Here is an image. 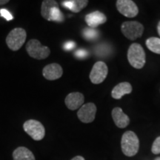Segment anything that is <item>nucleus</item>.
I'll return each mask as SVG.
<instances>
[{
  "mask_svg": "<svg viewBox=\"0 0 160 160\" xmlns=\"http://www.w3.org/2000/svg\"><path fill=\"white\" fill-rule=\"evenodd\" d=\"M122 153L127 157H133L138 153L139 148V140L133 131H127L122 135L121 141Z\"/></svg>",
  "mask_w": 160,
  "mask_h": 160,
  "instance_id": "f257e3e1",
  "label": "nucleus"
},
{
  "mask_svg": "<svg viewBox=\"0 0 160 160\" xmlns=\"http://www.w3.org/2000/svg\"><path fill=\"white\" fill-rule=\"evenodd\" d=\"M128 59L132 67L141 69L146 62V55L143 48L138 43L131 44L128 51Z\"/></svg>",
  "mask_w": 160,
  "mask_h": 160,
  "instance_id": "f03ea898",
  "label": "nucleus"
},
{
  "mask_svg": "<svg viewBox=\"0 0 160 160\" xmlns=\"http://www.w3.org/2000/svg\"><path fill=\"white\" fill-rule=\"evenodd\" d=\"M27 33L22 28H16L8 33L6 37V43L11 51H17L22 47L25 42Z\"/></svg>",
  "mask_w": 160,
  "mask_h": 160,
  "instance_id": "7ed1b4c3",
  "label": "nucleus"
},
{
  "mask_svg": "<svg viewBox=\"0 0 160 160\" xmlns=\"http://www.w3.org/2000/svg\"><path fill=\"white\" fill-rule=\"evenodd\" d=\"M26 51L30 57L36 59H45L51 53V50L44 46L38 39H31L26 45Z\"/></svg>",
  "mask_w": 160,
  "mask_h": 160,
  "instance_id": "20e7f679",
  "label": "nucleus"
},
{
  "mask_svg": "<svg viewBox=\"0 0 160 160\" xmlns=\"http://www.w3.org/2000/svg\"><path fill=\"white\" fill-rule=\"evenodd\" d=\"M26 133L36 141L42 140L45 136V129L42 124L35 119H29L23 125Z\"/></svg>",
  "mask_w": 160,
  "mask_h": 160,
  "instance_id": "39448f33",
  "label": "nucleus"
},
{
  "mask_svg": "<svg viewBox=\"0 0 160 160\" xmlns=\"http://www.w3.org/2000/svg\"><path fill=\"white\" fill-rule=\"evenodd\" d=\"M123 35L131 40H135L142 36L144 27L141 23L137 21L125 22L121 26Z\"/></svg>",
  "mask_w": 160,
  "mask_h": 160,
  "instance_id": "423d86ee",
  "label": "nucleus"
},
{
  "mask_svg": "<svg viewBox=\"0 0 160 160\" xmlns=\"http://www.w3.org/2000/svg\"><path fill=\"white\" fill-rule=\"evenodd\" d=\"M108 73V66L104 62L99 61L96 62L93 66L91 73H90V79L93 84H100L103 82L106 79Z\"/></svg>",
  "mask_w": 160,
  "mask_h": 160,
  "instance_id": "0eeeda50",
  "label": "nucleus"
},
{
  "mask_svg": "<svg viewBox=\"0 0 160 160\" xmlns=\"http://www.w3.org/2000/svg\"><path fill=\"white\" fill-rule=\"evenodd\" d=\"M117 8L120 13L128 18L135 17L139 13L137 4L131 0H118Z\"/></svg>",
  "mask_w": 160,
  "mask_h": 160,
  "instance_id": "6e6552de",
  "label": "nucleus"
},
{
  "mask_svg": "<svg viewBox=\"0 0 160 160\" xmlns=\"http://www.w3.org/2000/svg\"><path fill=\"white\" fill-rule=\"evenodd\" d=\"M97 113V106L95 104L89 102L85 104L77 112V117L82 122L91 123L95 119Z\"/></svg>",
  "mask_w": 160,
  "mask_h": 160,
  "instance_id": "1a4fd4ad",
  "label": "nucleus"
},
{
  "mask_svg": "<svg viewBox=\"0 0 160 160\" xmlns=\"http://www.w3.org/2000/svg\"><path fill=\"white\" fill-rule=\"evenodd\" d=\"M63 74L61 65L57 63H51L46 65L42 70V75L47 80H56L59 79Z\"/></svg>",
  "mask_w": 160,
  "mask_h": 160,
  "instance_id": "9d476101",
  "label": "nucleus"
},
{
  "mask_svg": "<svg viewBox=\"0 0 160 160\" xmlns=\"http://www.w3.org/2000/svg\"><path fill=\"white\" fill-rule=\"evenodd\" d=\"M84 101H85V98L82 93L79 92H73L66 97L65 103L69 110L75 111L83 105Z\"/></svg>",
  "mask_w": 160,
  "mask_h": 160,
  "instance_id": "9b49d317",
  "label": "nucleus"
},
{
  "mask_svg": "<svg viewBox=\"0 0 160 160\" xmlns=\"http://www.w3.org/2000/svg\"><path fill=\"white\" fill-rule=\"evenodd\" d=\"M85 20L89 28H96L99 25L105 23L107 21V17L102 12L96 11L86 15Z\"/></svg>",
  "mask_w": 160,
  "mask_h": 160,
  "instance_id": "f8f14e48",
  "label": "nucleus"
},
{
  "mask_svg": "<svg viewBox=\"0 0 160 160\" xmlns=\"http://www.w3.org/2000/svg\"><path fill=\"white\" fill-rule=\"evenodd\" d=\"M112 118L114 121L115 125L119 128H125L129 125L130 119L120 108H114L112 110Z\"/></svg>",
  "mask_w": 160,
  "mask_h": 160,
  "instance_id": "ddd939ff",
  "label": "nucleus"
},
{
  "mask_svg": "<svg viewBox=\"0 0 160 160\" xmlns=\"http://www.w3.org/2000/svg\"><path fill=\"white\" fill-rule=\"evenodd\" d=\"M132 92V86L129 82H121L116 85L113 89L112 90L111 96L113 99H120L123 96L129 94Z\"/></svg>",
  "mask_w": 160,
  "mask_h": 160,
  "instance_id": "4468645a",
  "label": "nucleus"
},
{
  "mask_svg": "<svg viewBox=\"0 0 160 160\" xmlns=\"http://www.w3.org/2000/svg\"><path fill=\"white\" fill-rule=\"evenodd\" d=\"M88 4V0H65L62 2L64 8L70 10L73 13H79L85 8Z\"/></svg>",
  "mask_w": 160,
  "mask_h": 160,
  "instance_id": "2eb2a0df",
  "label": "nucleus"
},
{
  "mask_svg": "<svg viewBox=\"0 0 160 160\" xmlns=\"http://www.w3.org/2000/svg\"><path fill=\"white\" fill-rule=\"evenodd\" d=\"M13 160H36L34 155L28 148L19 147L13 152Z\"/></svg>",
  "mask_w": 160,
  "mask_h": 160,
  "instance_id": "dca6fc26",
  "label": "nucleus"
},
{
  "mask_svg": "<svg viewBox=\"0 0 160 160\" xmlns=\"http://www.w3.org/2000/svg\"><path fill=\"white\" fill-rule=\"evenodd\" d=\"M55 7H59V4L54 0H44L41 6V15L44 19L49 21L50 13L52 9Z\"/></svg>",
  "mask_w": 160,
  "mask_h": 160,
  "instance_id": "f3484780",
  "label": "nucleus"
},
{
  "mask_svg": "<svg viewBox=\"0 0 160 160\" xmlns=\"http://www.w3.org/2000/svg\"><path fill=\"white\" fill-rule=\"evenodd\" d=\"M146 46L150 51L160 54V39L157 37H151L146 40Z\"/></svg>",
  "mask_w": 160,
  "mask_h": 160,
  "instance_id": "a211bd4d",
  "label": "nucleus"
},
{
  "mask_svg": "<svg viewBox=\"0 0 160 160\" xmlns=\"http://www.w3.org/2000/svg\"><path fill=\"white\" fill-rule=\"evenodd\" d=\"M65 20V17L62 12L60 11L59 7H55L52 9L50 13L49 22H62Z\"/></svg>",
  "mask_w": 160,
  "mask_h": 160,
  "instance_id": "6ab92c4d",
  "label": "nucleus"
},
{
  "mask_svg": "<svg viewBox=\"0 0 160 160\" xmlns=\"http://www.w3.org/2000/svg\"><path fill=\"white\" fill-rule=\"evenodd\" d=\"M82 35L84 38L87 40H95L99 37V31L95 28H85L82 31Z\"/></svg>",
  "mask_w": 160,
  "mask_h": 160,
  "instance_id": "aec40b11",
  "label": "nucleus"
},
{
  "mask_svg": "<svg viewBox=\"0 0 160 160\" xmlns=\"http://www.w3.org/2000/svg\"><path fill=\"white\" fill-rule=\"evenodd\" d=\"M151 151L153 154H159L160 153V137H157L153 142Z\"/></svg>",
  "mask_w": 160,
  "mask_h": 160,
  "instance_id": "412c9836",
  "label": "nucleus"
},
{
  "mask_svg": "<svg viewBox=\"0 0 160 160\" xmlns=\"http://www.w3.org/2000/svg\"><path fill=\"white\" fill-rule=\"evenodd\" d=\"M0 15H1V17L5 18L7 21H11V20L13 19V16H12L11 13L5 8H2L0 10Z\"/></svg>",
  "mask_w": 160,
  "mask_h": 160,
  "instance_id": "4be33fe9",
  "label": "nucleus"
},
{
  "mask_svg": "<svg viewBox=\"0 0 160 160\" xmlns=\"http://www.w3.org/2000/svg\"><path fill=\"white\" fill-rule=\"evenodd\" d=\"M75 56L76 57L79 58V59H84V58H86L88 56V52L85 51V50L80 49L75 52Z\"/></svg>",
  "mask_w": 160,
  "mask_h": 160,
  "instance_id": "5701e85b",
  "label": "nucleus"
},
{
  "mask_svg": "<svg viewBox=\"0 0 160 160\" xmlns=\"http://www.w3.org/2000/svg\"><path fill=\"white\" fill-rule=\"evenodd\" d=\"M75 46H76V44L74 42L68 41L67 42H65V45H64V49H65V51H69L74 48Z\"/></svg>",
  "mask_w": 160,
  "mask_h": 160,
  "instance_id": "b1692460",
  "label": "nucleus"
},
{
  "mask_svg": "<svg viewBox=\"0 0 160 160\" xmlns=\"http://www.w3.org/2000/svg\"><path fill=\"white\" fill-rule=\"evenodd\" d=\"M71 160H85L84 159V157H81V156H77V157H73Z\"/></svg>",
  "mask_w": 160,
  "mask_h": 160,
  "instance_id": "393cba45",
  "label": "nucleus"
},
{
  "mask_svg": "<svg viewBox=\"0 0 160 160\" xmlns=\"http://www.w3.org/2000/svg\"><path fill=\"white\" fill-rule=\"evenodd\" d=\"M8 2H9V0H0V5H5V4Z\"/></svg>",
  "mask_w": 160,
  "mask_h": 160,
  "instance_id": "a878e982",
  "label": "nucleus"
},
{
  "mask_svg": "<svg viewBox=\"0 0 160 160\" xmlns=\"http://www.w3.org/2000/svg\"><path fill=\"white\" fill-rule=\"evenodd\" d=\"M157 31H158V33H159V37H160V21L159 22V23H158Z\"/></svg>",
  "mask_w": 160,
  "mask_h": 160,
  "instance_id": "bb28decb",
  "label": "nucleus"
},
{
  "mask_svg": "<svg viewBox=\"0 0 160 160\" xmlns=\"http://www.w3.org/2000/svg\"><path fill=\"white\" fill-rule=\"evenodd\" d=\"M154 160H160V157H157V158H156V159H155Z\"/></svg>",
  "mask_w": 160,
  "mask_h": 160,
  "instance_id": "cd10ccee",
  "label": "nucleus"
}]
</instances>
